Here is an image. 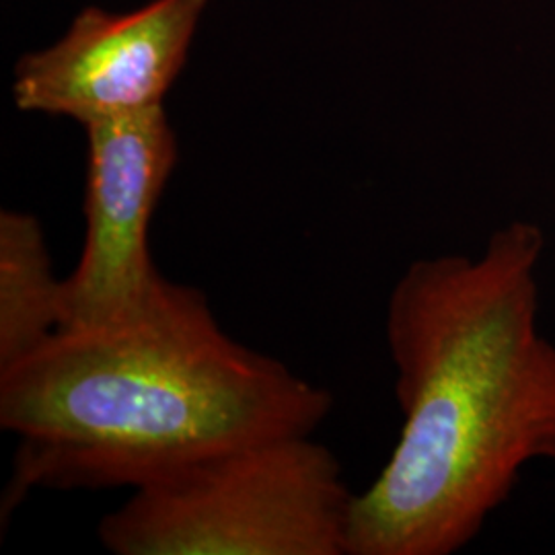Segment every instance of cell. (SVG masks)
<instances>
[{"label": "cell", "instance_id": "277c9868", "mask_svg": "<svg viewBox=\"0 0 555 555\" xmlns=\"http://www.w3.org/2000/svg\"><path fill=\"white\" fill-rule=\"evenodd\" d=\"M85 132V243L77 268L62 280L60 330L139 318L171 282L149 249V227L179 157L165 107L101 119Z\"/></svg>", "mask_w": 555, "mask_h": 555}, {"label": "cell", "instance_id": "6da1fadb", "mask_svg": "<svg viewBox=\"0 0 555 555\" xmlns=\"http://www.w3.org/2000/svg\"><path fill=\"white\" fill-rule=\"evenodd\" d=\"M543 233L513 222L479 259H422L397 282L387 341L403 428L354 496L348 555H449L525 463L555 456V348L537 334Z\"/></svg>", "mask_w": 555, "mask_h": 555}, {"label": "cell", "instance_id": "7a4b0ae2", "mask_svg": "<svg viewBox=\"0 0 555 555\" xmlns=\"http://www.w3.org/2000/svg\"><path fill=\"white\" fill-rule=\"evenodd\" d=\"M332 403L169 282L139 318L60 330L0 371V426L17 437L2 515L34 490H137L254 440L313 435Z\"/></svg>", "mask_w": 555, "mask_h": 555}, {"label": "cell", "instance_id": "3957f363", "mask_svg": "<svg viewBox=\"0 0 555 555\" xmlns=\"http://www.w3.org/2000/svg\"><path fill=\"white\" fill-rule=\"evenodd\" d=\"M352 502L332 451L286 435L132 490L98 533L116 555H348Z\"/></svg>", "mask_w": 555, "mask_h": 555}, {"label": "cell", "instance_id": "5b68a950", "mask_svg": "<svg viewBox=\"0 0 555 555\" xmlns=\"http://www.w3.org/2000/svg\"><path fill=\"white\" fill-rule=\"evenodd\" d=\"M206 7L208 0H153L132 13L82 9L56 43L17 62V109L85 128L163 105Z\"/></svg>", "mask_w": 555, "mask_h": 555}, {"label": "cell", "instance_id": "8992f818", "mask_svg": "<svg viewBox=\"0 0 555 555\" xmlns=\"http://www.w3.org/2000/svg\"><path fill=\"white\" fill-rule=\"evenodd\" d=\"M62 280L52 272L40 220L0 212V371L60 332Z\"/></svg>", "mask_w": 555, "mask_h": 555}]
</instances>
